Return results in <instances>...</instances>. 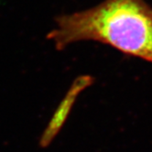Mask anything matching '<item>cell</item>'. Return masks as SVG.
Listing matches in <instances>:
<instances>
[{
	"label": "cell",
	"mask_w": 152,
	"mask_h": 152,
	"mask_svg": "<svg viewBox=\"0 0 152 152\" xmlns=\"http://www.w3.org/2000/svg\"><path fill=\"white\" fill-rule=\"evenodd\" d=\"M47 36L58 50L79 41H95L152 63V7L145 0H104L64 14Z\"/></svg>",
	"instance_id": "1"
},
{
	"label": "cell",
	"mask_w": 152,
	"mask_h": 152,
	"mask_svg": "<svg viewBox=\"0 0 152 152\" xmlns=\"http://www.w3.org/2000/svg\"><path fill=\"white\" fill-rule=\"evenodd\" d=\"M94 78L91 75H81L73 81L63 99L57 106L56 110L54 111L40 137L39 146L41 148L49 147L54 138L59 135L64 124L66 123L78 96L85 89L90 87L94 83Z\"/></svg>",
	"instance_id": "2"
}]
</instances>
